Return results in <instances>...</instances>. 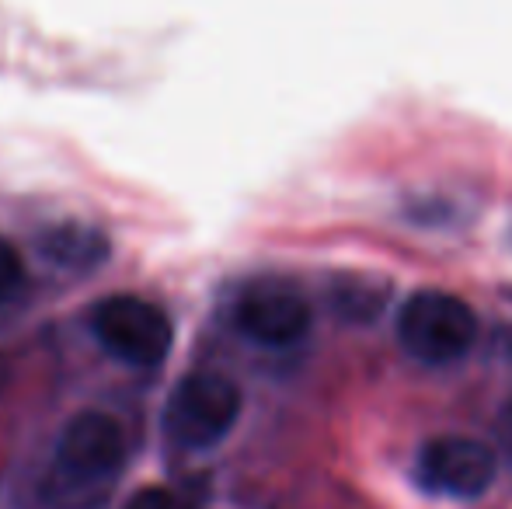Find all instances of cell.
Wrapping results in <instances>:
<instances>
[{"label": "cell", "instance_id": "obj_1", "mask_svg": "<svg viewBox=\"0 0 512 509\" xmlns=\"http://www.w3.org/2000/svg\"><path fill=\"white\" fill-rule=\"evenodd\" d=\"M241 405V387L230 377L216 370H196L171 387L164 401V436L171 447L189 450V454L213 450L234 433Z\"/></svg>", "mask_w": 512, "mask_h": 509}, {"label": "cell", "instance_id": "obj_2", "mask_svg": "<svg viewBox=\"0 0 512 509\" xmlns=\"http://www.w3.org/2000/svg\"><path fill=\"white\" fill-rule=\"evenodd\" d=\"M91 335L112 360L133 370L161 367L175 342L168 311L136 293H115L91 307Z\"/></svg>", "mask_w": 512, "mask_h": 509}, {"label": "cell", "instance_id": "obj_3", "mask_svg": "<svg viewBox=\"0 0 512 509\" xmlns=\"http://www.w3.org/2000/svg\"><path fill=\"white\" fill-rule=\"evenodd\" d=\"M478 339V318L460 297L446 290H418L398 311V342L411 360L446 367L467 356Z\"/></svg>", "mask_w": 512, "mask_h": 509}, {"label": "cell", "instance_id": "obj_4", "mask_svg": "<svg viewBox=\"0 0 512 509\" xmlns=\"http://www.w3.org/2000/svg\"><path fill=\"white\" fill-rule=\"evenodd\" d=\"M129 461L126 429L115 415L88 408L77 412L56 436V475L77 489L115 482Z\"/></svg>", "mask_w": 512, "mask_h": 509}, {"label": "cell", "instance_id": "obj_5", "mask_svg": "<svg viewBox=\"0 0 512 509\" xmlns=\"http://www.w3.org/2000/svg\"><path fill=\"white\" fill-rule=\"evenodd\" d=\"M230 321L248 342L265 349H290L310 332V304L290 283L258 279L248 283L230 304Z\"/></svg>", "mask_w": 512, "mask_h": 509}, {"label": "cell", "instance_id": "obj_6", "mask_svg": "<svg viewBox=\"0 0 512 509\" xmlns=\"http://www.w3.org/2000/svg\"><path fill=\"white\" fill-rule=\"evenodd\" d=\"M499 475V461L488 443L464 433L432 436L418 450V478L429 492L446 499H481Z\"/></svg>", "mask_w": 512, "mask_h": 509}, {"label": "cell", "instance_id": "obj_7", "mask_svg": "<svg viewBox=\"0 0 512 509\" xmlns=\"http://www.w3.org/2000/svg\"><path fill=\"white\" fill-rule=\"evenodd\" d=\"M42 252L53 258L56 265L70 272H88L95 265H102L108 258V241L102 231L84 224H63L42 238Z\"/></svg>", "mask_w": 512, "mask_h": 509}, {"label": "cell", "instance_id": "obj_8", "mask_svg": "<svg viewBox=\"0 0 512 509\" xmlns=\"http://www.w3.org/2000/svg\"><path fill=\"white\" fill-rule=\"evenodd\" d=\"M126 509H199L196 499L182 489H171V485H147V489L133 492V499Z\"/></svg>", "mask_w": 512, "mask_h": 509}, {"label": "cell", "instance_id": "obj_9", "mask_svg": "<svg viewBox=\"0 0 512 509\" xmlns=\"http://www.w3.org/2000/svg\"><path fill=\"white\" fill-rule=\"evenodd\" d=\"M21 283H25V262L11 241L0 238V304H7L21 290Z\"/></svg>", "mask_w": 512, "mask_h": 509}, {"label": "cell", "instance_id": "obj_10", "mask_svg": "<svg viewBox=\"0 0 512 509\" xmlns=\"http://www.w3.org/2000/svg\"><path fill=\"white\" fill-rule=\"evenodd\" d=\"M499 433H502V440H506V447L512 450V401L506 408H502V422H499Z\"/></svg>", "mask_w": 512, "mask_h": 509}]
</instances>
